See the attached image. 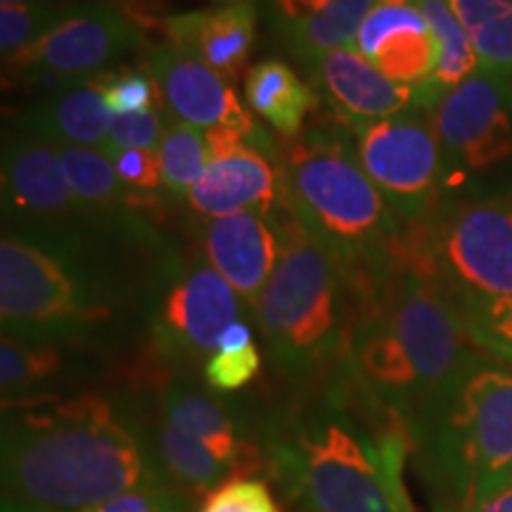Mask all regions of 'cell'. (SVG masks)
<instances>
[{"label": "cell", "instance_id": "12", "mask_svg": "<svg viewBox=\"0 0 512 512\" xmlns=\"http://www.w3.org/2000/svg\"><path fill=\"white\" fill-rule=\"evenodd\" d=\"M209 147V169L188 192L190 207L204 219L238 214L245 209L273 214L285 204L283 174L273 169L268 152L235 126L204 131Z\"/></svg>", "mask_w": 512, "mask_h": 512}, {"label": "cell", "instance_id": "34", "mask_svg": "<svg viewBox=\"0 0 512 512\" xmlns=\"http://www.w3.org/2000/svg\"><path fill=\"white\" fill-rule=\"evenodd\" d=\"M467 330L479 351L512 368V302L470 318Z\"/></svg>", "mask_w": 512, "mask_h": 512}, {"label": "cell", "instance_id": "15", "mask_svg": "<svg viewBox=\"0 0 512 512\" xmlns=\"http://www.w3.org/2000/svg\"><path fill=\"white\" fill-rule=\"evenodd\" d=\"M311 74L344 126L358 128L422 107L420 86L389 79L354 48L332 50L311 60ZM425 110V107H422Z\"/></svg>", "mask_w": 512, "mask_h": 512}, {"label": "cell", "instance_id": "22", "mask_svg": "<svg viewBox=\"0 0 512 512\" xmlns=\"http://www.w3.org/2000/svg\"><path fill=\"white\" fill-rule=\"evenodd\" d=\"M245 95L249 110L266 119L283 138L302 133L316 105V93L283 60H261L247 72Z\"/></svg>", "mask_w": 512, "mask_h": 512}, {"label": "cell", "instance_id": "9", "mask_svg": "<svg viewBox=\"0 0 512 512\" xmlns=\"http://www.w3.org/2000/svg\"><path fill=\"white\" fill-rule=\"evenodd\" d=\"M145 43L138 24L117 5L102 0L74 3L72 12L57 27L24 48L5 57V81L15 79L29 88L53 93L64 86L102 74L121 57Z\"/></svg>", "mask_w": 512, "mask_h": 512}, {"label": "cell", "instance_id": "30", "mask_svg": "<svg viewBox=\"0 0 512 512\" xmlns=\"http://www.w3.org/2000/svg\"><path fill=\"white\" fill-rule=\"evenodd\" d=\"M98 86L107 110L112 114H138L162 105L157 81L138 69L98 74Z\"/></svg>", "mask_w": 512, "mask_h": 512}, {"label": "cell", "instance_id": "25", "mask_svg": "<svg viewBox=\"0 0 512 512\" xmlns=\"http://www.w3.org/2000/svg\"><path fill=\"white\" fill-rule=\"evenodd\" d=\"M489 72L512 79V0H444Z\"/></svg>", "mask_w": 512, "mask_h": 512}, {"label": "cell", "instance_id": "18", "mask_svg": "<svg viewBox=\"0 0 512 512\" xmlns=\"http://www.w3.org/2000/svg\"><path fill=\"white\" fill-rule=\"evenodd\" d=\"M169 43L235 81L245 69L256 41L252 3H228L214 10H192L164 19Z\"/></svg>", "mask_w": 512, "mask_h": 512}, {"label": "cell", "instance_id": "7", "mask_svg": "<svg viewBox=\"0 0 512 512\" xmlns=\"http://www.w3.org/2000/svg\"><path fill=\"white\" fill-rule=\"evenodd\" d=\"M399 254L432 275L465 320L512 302V195L446 200L406 223Z\"/></svg>", "mask_w": 512, "mask_h": 512}, {"label": "cell", "instance_id": "2", "mask_svg": "<svg viewBox=\"0 0 512 512\" xmlns=\"http://www.w3.org/2000/svg\"><path fill=\"white\" fill-rule=\"evenodd\" d=\"M264 467L299 512H413L403 486L411 432L394 413L361 418L342 392L261 427Z\"/></svg>", "mask_w": 512, "mask_h": 512}, {"label": "cell", "instance_id": "36", "mask_svg": "<svg viewBox=\"0 0 512 512\" xmlns=\"http://www.w3.org/2000/svg\"><path fill=\"white\" fill-rule=\"evenodd\" d=\"M465 512H512V486H503V489L477 501Z\"/></svg>", "mask_w": 512, "mask_h": 512}, {"label": "cell", "instance_id": "38", "mask_svg": "<svg viewBox=\"0 0 512 512\" xmlns=\"http://www.w3.org/2000/svg\"><path fill=\"white\" fill-rule=\"evenodd\" d=\"M0 512H50V510L34 508V505L19 503V501H15V498L3 496V505H0Z\"/></svg>", "mask_w": 512, "mask_h": 512}, {"label": "cell", "instance_id": "29", "mask_svg": "<svg viewBox=\"0 0 512 512\" xmlns=\"http://www.w3.org/2000/svg\"><path fill=\"white\" fill-rule=\"evenodd\" d=\"M86 512H195V501L188 489L162 477L121 491Z\"/></svg>", "mask_w": 512, "mask_h": 512}, {"label": "cell", "instance_id": "16", "mask_svg": "<svg viewBox=\"0 0 512 512\" xmlns=\"http://www.w3.org/2000/svg\"><path fill=\"white\" fill-rule=\"evenodd\" d=\"M162 420L174 430L202 441L216 456L235 467L238 477L256 465H264L259 437L238 408L223 401L219 392L204 389L190 380H174L162 392Z\"/></svg>", "mask_w": 512, "mask_h": 512}, {"label": "cell", "instance_id": "13", "mask_svg": "<svg viewBox=\"0 0 512 512\" xmlns=\"http://www.w3.org/2000/svg\"><path fill=\"white\" fill-rule=\"evenodd\" d=\"M147 74L157 81L164 105L176 119L195 128L235 126L247 136H261L249 112L242 107L233 81L207 64L183 53L174 43L155 46L147 53Z\"/></svg>", "mask_w": 512, "mask_h": 512}, {"label": "cell", "instance_id": "10", "mask_svg": "<svg viewBox=\"0 0 512 512\" xmlns=\"http://www.w3.org/2000/svg\"><path fill=\"white\" fill-rule=\"evenodd\" d=\"M356 155L403 221H422L444 202V162L432 114L422 107L358 126Z\"/></svg>", "mask_w": 512, "mask_h": 512}, {"label": "cell", "instance_id": "37", "mask_svg": "<svg viewBox=\"0 0 512 512\" xmlns=\"http://www.w3.org/2000/svg\"><path fill=\"white\" fill-rule=\"evenodd\" d=\"M252 328L245 323V320H238L235 325H230L226 330V335L221 339V349L219 351H233V349H242L247 344H252Z\"/></svg>", "mask_w": 512, "mask_h": 512}, {"label": "cell", "instance_id": "11", "mask_svg": "<svg viewBox=\"0 0 512 512\" xmlns=\"http://www.w3.org/2000/svg\"><path fill=\"white\" fill-rule=\"evenodd\" d=\"M145 316L159 356L207 363L230 325L242 320V297L209 261H200L162 275Z\"/></svg>", "mask_w": 512, "mask_h": 512}, {"label": "cell", "instance_id": "4", "mask_svg": "<svg viewBox=\"0 0 512 512\" xmlns=\"http://www.w3.org/2000/svg\"><path fill=\"white\" fill-rule=\"evenodd\" d=\"M126 306L110 249L48 245L3 230L0 323L24 342L86 349L105 344Z\"/></svg>", "mask_w": 512, "mask_h": 512}, {"label": "cell", "instance_id": "3", "mask_svg": "<svg viewBox=\"0 0 512 512\" xmlns=\"http://www.w3.org/2000/svg\"><path fill=\"white\" fill-rule=\"evenodd\" d=\"M280 152L287 207L332 249L351 292H361L399 259L406 221L370 181L356 147L335 133L313 128L285 138Z\"/></svg>", "mask_w": 512, "mask_h": 512}, {"label": "cell", "instance_id": "6", "mask_svg": "<svg viewBox=\"0 0 512 512\" xmlns=\"http://www.w3.org/2000/svg\"><path fill=\"white\" fill-rule=\"evenodd\" d=\"M415 444L463 512L503 489L512 477V368L479 351L427 413Z\"/></svg>", "mask_w": 512, "mask_h": 512}, {"label": "cell", "instance_id": "33", "mask_svg": "<svg viewBox=\"0 0 512 512\" xmlns=\"http://www.w3.org/2000/svg\"><path fill=\"white\" fill-rule=\"evenodd\" d=\"M157 107L138 114H112L110 157L117 150H157L166 128L162 124V114H159Z\"/></svg>", "mask_w": 512, "mask_h": 512}, {"label": "cell", "instance_id": "31", "mask_svg": "<svg viewBox=\"0 0 512 512\" xmlns=\"http://www.w3.org/2000/svg\"><path fill=\"white\" fill-rule=\"evenodd\" d=\"M197 512H280V505L261 477H233L209 491Z\"/></svg>", "mask_w": 512, "mask_h": 512}, {"label": "cell", "instance_id": "27", "mask_svg": "<svg viewBox=\"0 0 512 512\" xmlns=\"http://www.w3.org/2000/svg\"><path fill=\"white\" fill-rule=\"evenodd\" d=\"M159 162H162L164 188L174 195H185L192 190L209 169V147L200 128L171 119L159 140Z\"/></svg>", "mask_w": 512, "mask_h": 512}, {"label": "cell", "instance_id": "20", "mask_svg": "<svg viewBox=\"0 0 512 512\" xmlns=\"http://www.w3.org/2000/svg\"><path fill=\"white\" fill-rule=\"evenodd\" d=\"M275 29L287 48L311 62L332 50L354 48L375 0H271Z\"/></svg>", "mask_w": 512, "mask_h": 512}, {"label": "cell", "instance_id": "40", "mask_svg": "<svg viewBox=\"0 0 512 512\" xmlns=\"http://www.w3.org/2000/svg\"><path fill=\"white\" fill-rule=\"evenodd\" d=\"M228 3H245V0H228Z\"/></svg>", "mask_w": 512, "mask_h": 512}, {"label": "cell", "instance_id": "28", "mask_svg": "<svg viewBox=\"0 0 512 512\" xmlns=\"http://www.w3.org/2000/svg\"><path fill=\"white\" fill-rule=\"evenodd\" d=\"M74 8L72 0L34 5H0V50L5 57L22 53L50 34Z\"/></svg>", "mask_w": 512, "mask_h": 512}, {"label": "cell", "instance_id": "23", "mask_svg": "<svg viewBox=\"0 0 512 512\" xmlns=\"http://www.w3.org/2000/svg\"><path fill=\"white\" fill-rule=\"evenodd\" d=\"M55 150L62 159L64 174H67L74 195L88 209L100 211V214L126 216L140 204V197L136 195L138 190H131L121 183L110 155L79 145H57Z\"/></svg>", "mask_w": 512, "mask_h": 512}, {"label": "cell", "instance_id": "21", "mask_svg": "<svg viewBox=\"0 0 512 512\" xmlns=\"http://www.w3.org/2000/svg\"><path fill=\"white\" fill-rule=\"evenodd\" d=\"M86 373L81 349L62 344L24 342L3 335L0 339V392L3 406H19L50 399L62 384H69Z\"/></svg>", "mask_w": 512, "mask_h": 512}, {"label": "cell", "instance_id": "14", "mask_svg": "<svg viewBox=\"0 0 512 512\" xmlns=\"http://www.w3.org/2000/svg\"><path fill=\"white\" fill-rule=\"evenodd\" d=\"M202 247L209 266L219 271L254 311L283 254L278 211L264 214L245 209L207 219Z\"/></svg>", "mask_w": 512, "mask_h": 512}, {"label": "cell", "instance_id": "39", "mask_svg": "<svg viewBox=\"0 0 512 512\" xmlns=\"http://www.w3.org/2000/svg\"><path fill=\"white\" fill-rule=\"evenodd\" d=\"M34 3H60V0H0V5H34Z\"/></svg>", "mask_w": 512, "mask_h": 512}, {"label": "cell", "instance_id": "19", "mask_svg": "<svg viewBox=\"0 0 512 512\" xmlns=\"http://www.w3.org/2000/svg\"><path fill=\"white\" fill-rule=\"evenodd\" d=\"M110 121L112 112L102 100L95 74L31 102L17 126L55 147H93L110 155Z\"/></svg>", "mask_w": 512, "mask_h": 512}, {"label": "cell", "instance_id": "32", "mask_svg": "<svg viewBox=\"0 0 512 512\" xmlns=\"http://www.w3.org/2000/svg\"><path fill=\"white\" fill-rule=\"evenodd\" d=\"M259 370L261 354L259 347L252 342L242 349L216 351V354L204 363V380H207L209 389H214V392L230 394L247 387V384L259 375Z\"/></svg>", "mask_w": 512, "mask_h": 512}, {"label": "cell", "instance_id": "5", "mask_svg": "<svg viewBox=\"0 0 512 512\" xmlns=\"http://www.w3.org/2000/svg\"><path fill=\"white\" fill-rule=\"evenodd\" d=\"M278 223L283 254L254 318L273 361L292 377H309L344 354L356 299L332 249L290 207L287 214L278 209Z\"/></svg>", "mask_w": 512, "mask_h": 512}, {"label": "cell", "instance_id": "24", "mask_svg": "<svg viewBox=\"0 0 512 512\" xmlns=\"http://www.w3.org/2000/svg\"><path fill=\"white\" fill-rule=\"evenodd\" d=\"M152 437H155L159 460H162L166 475L176 484H181L183 489H188L190 494L207 496L216 486L238 477L235 467L216 456L202 441L174 430L164 420H159Z\"/></svg>", "mask_w": 512, "mask_h": 512}, {"label": "cell", "instance_id": "17", "mask_svg": "<svg viewBox=\"0 0 512 512\" xmlns=\"http://www.w3.org/2000/svg\"><path fill=\"white\" fill-rule=\"evenodd\" d=\"M354 50L406 86L432 81L439 64V41L415 0L375 5L358 29Z\"/></svg>", "mask_w": 512, "mask_h": 512}, {"label": "cell", "instance_id": "26", "mask_svg": "<svg viewBox=\"0 0 512 512\" xmlns=\"http://www.w3.org/2000/svg\"><path fill=\"white\" fill-rule=\"evenodd\" d=\"M415 5L425 15L427 24L439 41V64L432 83L441 93H446L448 88L475 74L482 67V62H479L465 29L460 27L456 15L444 0H415Z\"/></svg>", "mask_w": 512, "mask_h": 512}, {"label": "cell", "instance_id": "41", "mask_svg": "<svg viewBox=\"0 0 512 512\" xmlns=\"http://www.w3.org/2000/svg\"><path fill=\"white\" fill-rule=\"evenodd\" d=\"M505 486H512V477H510V482H508V484H505Z\"/></svg>", "mask_w": 512, "mask_h": 512}, {"label": "cell", "instance_id": "35", "mask_svg": "<svg viewBox=\"0 0 512 512\" xmlns=\"http://www.w3.org/2000/svg\"><path fill=\"white\" fill-rule=\"evenodd\" d=\"M112 164L121 183L131 190L152 192L164 185L162 162L157 150H117L112 155Z\"/></svg>", "mask_w": 512, "mask_h": 512}, {"label": "cell", "instance_id": "8", "mask_svg": "<svg viewBox=\"0 0 512 512\" xmlns=\"http://www.w3.org/2000/svg\"><path fill=\"white\" fill-rule=\"evenodd\" d=\"M432 124L444 202L512 195V79L479 67L441 95Z\"/></svg>", "mask_w": 512, "mask_h": 512}, {"label": "cell", "instance_id": "1", "mask_svg": "<svg viewBox=\"0 0 512 512\" xmlns=\"http://www.w3.org/2000/svg\"><path fill=\"white\" fill-rule=\"evenodd\" d=\"M3 496L50 512H86L166 475L155 437L95 392L3 406Z\"/></svg>", "mask_w": 512, "mask_h": 512}]
</instances>
